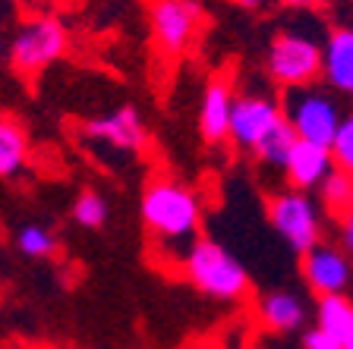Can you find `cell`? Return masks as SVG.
<instances>
[{
  "mask_svg": "<svg viewBox=\"0 0 353 349\" xmlns=\"http://www.w3.org/2000/svg\"><path fill=\"white\" fill-rule=\"evenodd\" d=\"M322 79L334 95H353V29L338 25L322 41Z\"/></svg>",
  "mask_w": 353,
  "mask_h": 349,
  "instance_id": "7c38bea8",
  "label": "cell"
},
{
  "mask_svg": "<svg viewBox=\"0 0 353 349\" xmlns=\"http://www.w3.org/2000/svg\"><path fill=\"white\" fill-rule=\"evenodd\" d=\"M319 204L322 211L331 214V218H344V214L353 211V170L334 167L328 173V180L319 186Z\"/></svg>",
  "mask_w": 353,
  "mask_h": 349,
  "instance_id": "ac0fdd59",
  "label": "cell"
},
{
  "mask_svg": "<svg viewBox=\"0 0 353 349\" xmlns=\"http://www.w3.org/2000/svg\"><path fill=\"white\" fill-rule=\"evenodd\" d=\"M66 47H70V35H66L63 22L54 16H35L13 32L7 44V57L19 73L32 76L57 63L66 54Z\"/></svg>",
  "mask_w": 353,
  "mask_h": 349,
  "instance_id": "8992f818",
  "label": "cell"
},
{
  "mask_svg": "<svg viewBox=\"0 0 353 349\" xmlns=\"http://www.w3.org/2000/svg\"><path fill=\"white\" fill-rule=\"evenodd\" d=\"M110 218V208H108V198L95 189H85L76 195L73 202V220L82 226V230H101Z\"/></svg>",
  "mask_w": 353,
  "mask_h": 349,
  "instance_id": "d6986e66",
  "label": "cell"
},
{
  "mask_svg": "<svg viewBox=\"0 0 353 349\" xmlns=\"http://www.w3.org/2000/svg\"><path fill=\"white\" fill-rule=\"evenodd\" d=\"M26 160H29V138L22 126L0 116V176L3 180L19 176L26 170Z\"/></svg>",
  "mask_w": 353,
  "mask_h": 349,
  "instance_id": "2e32d148",
  "label": "cell"
},
{
  "mask_svg": "<svg viewBox=\"0 0 353 349\" xmlns=\"http://www.w3.org/2000/svg\"><path fill=\"white\" fill-rule=\"evenodd\" d=\"M331 154H334V164L344 170H353V110L344 114L338 132H334V142H331Z\"/></svg>",
  "mask_w": 353,
  "mask_h": 349,
  "instance_id": "44dd1931",
  "label": "cell"
},
{
  "mask_svg": "<svg viewBox=\"0 0 353 349\" xmlns=\"http://www.w3.org/2000/svg\"><path fill=\"white\" fill-rule=\"evenodd\" d=\"M338 236H341V248H344L347 255H353V211L344 214V218L338 220Z\"/></svg>",
  "mask_w": 353,
  "mask_h": 349,
  "instance_id": "603a6c76",
  "label": "cell"
},
{
  "mask_svg": "<svg viewBox=\"0 0 353 349\" xmlns=\"http://www.w3.org/2000/svg\"><path fill=\"white\" fill-rule=\"evenodd\" d=\"M82 136L92 145H104L117 154H139L148 145V126L132 104L114 107L82 126Z\"/></svg>",
  "mask_w": 353,
  "mask_h": 349,
  "instance_id": "ba28073f",
  "label": "cell"
},
{
  "mask_svg": "<svg viewBox=\"0 0 353 349\" xmlns=\"http://www.w3.org/2000/svg\"><path fill=\"white\" fill-rule=\"evenodd\" d=\"M234 88L228 79H212L202 92V104H199V136L208 145L228 142L230 136V114H234Z\"/></svg>",
  "mask_w": 353,
  "mask_h": 349,
  "instance_id": "4fadbf2b",
  "label": "cell"
},
{
  "mask_svg": "<svg viewBox=\"0 0 353 349\" xmlns=\"http://www.w3.org/2000/svg\"><path fill=\"white\" fill-rule=\"evenodd\" d=\"M344 349H353V334H350V337H347V340H344Z\"/></svg>",
  "mask_w": 353,
  "mask_h": 349,
  "instance_id": "4316f807",
  "label": "cell"
},
{
  "mask_svg": "<svg viewBox=\"0 0 353 349\" xmlns=\"http://www.w3.org/2000/svg\"><path fill=\"white\" fill-rule=\"evenodd\" d=\"M300 274L309 293H316V299L338 296L353 286V255H347L341 246L319 242L300 255Z\"/></svg>",
  "mask_w": 353,
  "mask_h": 349,
  "instance_id": "9c48e42d",
  "label": "cell"
},
{
  "mask_svg": "<svg viewBox=\"0 0 353 349\" xmlns=\"http://www.w3.org/2000/svg\"><path fill=\"white\" fill-rule=\"evenodd\" d=\"M265 3H268V0H236V7H243V10H252V13H256V10H262Z\"/></svg>",
  "mask_w": 353,
  "mask_h": 349,
  "instance_id": "d4e9b609",
  "label": "cell"
},
{
  "mask_svg": "<svg viewBox=\"0 0 353 349\" xmlns=\"http://www.w3.org/2000/svg\"><path fill=\"white\" fill-rule=\"evenodd\" d=\"M259 321L274 334H296L306 328L309 308L300 293L294 290H268L259 299Z\"/></svg>",
  "mask_w": 353,
  "mask_h": 349,
  "instance_id": "5bb4252c",
  "label": "cell"
},
{
  "mask_svg": "<svg viewBox=\"0 0 353 349\" xmlns=\"http://www.w3.org/2000/svg\"><path fill=\"white\" fill-rule=\"evenodd\" d=\"M303 349H344V340L322 328H309L303 330Z\"/></svg>",
  "mask_w": 353,
  "mask_h": 349,
  "instance_id": "7402d4cb",
  "label": "cell"
},
{
  "mask_svg": "<svg viewBox=\"0 0 353 349\" xmlns=\"http://www.w3.org/2000/svg\"><path fill=\"white\" fill-rule=\"evenodd\" d=\"M183 271L186 280L202 296L218 299V302H240L250 293V271L243 268V262L228 246L214 240L199 236L183 258Z\"/></svg>",
  "mask_w": 353,
  "mask_h": 349,
  "instance_id": "7a4b0ae2",
  "label": "cell"
},
{
  "mask_svg": "<svg viewBox=\"0 0 353 349\" xmlns=\"http://www.w3.org/2000/svg\"><path fill=\"white\" fill-rule=\"evenodd\" d=\"M316 328L347 340V337L353 334V299L347 296V293H338V296H319Z\"/></svg>",
  "mask_w": 353,
  "mask_h": 349,
  "instance_id": "e0dca14e",
  "label": "cell"
},
{
  "mask_svg": "<svg viewBox=\"0 0 353 349\" xmlns=\"http://www.w3.org/2000/svg\"><path fill=\"white\" fill-rule=\"evenodd\" d=\"M278 120H284V107H281L278 98L262 95V92H246V95H236L234 101V114H230V142L243 151H252V148L262 142V136L272 129Z\"/></svg>",
  "mask_w": 353,
  "mask_h": 349,
  "instance_id": "30bf717a",
  "label": "cell"
},
{
  "mask_svg": "<svg viewBox=\"0 0 353 349\" xmlns=\"http://www.w3.org/2000/svg\"><path fill=\"white\" fill-rule=\"evenodd\" d=\"M296 145V132L294 126L287 123V120H278V123L272 126V129L262 136V142H259L256 148H252V158L262 164V167L268 170H284L287 158H290V151H294Z\"/></svg>",
  "mask_w": 353,
  "mask_h": 349,
  "instance_id": "9a60e30c",
  "label": "cell"
},
{
  "mask_svg": "<svg viewBox=\"0 0 353 349\" xmlns=\"http://www.w3.org/2000/svg\"><path fill=\"white\" fill-rule=\"evenodd\" d=\"M139 218L148 236L161 252H170L183 264L190 246L202 226V198L174 176H154L145 182L139 202Z\"/></svg>",
  "mask_w": 353,
  "mask_h": 349,
  "instance_id": "6da1fadb",
  "label": "cell"
},
{
  "mask_svg": "<svg viewBox=\"0 0 353 349\" xmlns=\"http://www.w3.org/2000/svg\"><path fill=\"white\" fill-rule=\"evenodd\" d=\"M7 44H10V41H3V35H0V57L7 54Z\"/></svg>",
  "mask_w": 353,
  "mask_h": 349,
  "instance_id": "484cf974",
  "label": "cell"
},
{
  "mask_svg": "<svg viewBox=\"0 0 353 349\" xmlns=\"http://www.w3.org/2000/svg\"><path fill=\"white\" fill-rule=\"evenodd\" d=\"M16 248H19L26 258L41 262V258H51V255L57 252V236L41 224H26L16 233Z\"/></svg>",
  "mask_w": 353,
  "mask_h": 349,
  "instance_id": "ffe728a7",
  "label": "cell"
},
{
  "mask_svg": "<svg viewBox=\"0 0 353 349\" xmlns=\"http://www.w3.org/2000/svg\"><path fill=\"white\" fill-rule=\"evenodd\" d=\"M265 73L281 88L316 85L322 79V44L303 32H278L265 57Z\"/></svg>",
  "mask_w": 353,
  "mask_h": 349,
  "instance_id": "5b68a950",
  "label": "cell"
},
{
  "mask_svg": "<svg viewBox=\"0 0 353 349\" xmlns=\"http://www.w3.org/2000/svg\"><path fill=\"white\" fill-rule=\"evenodd\" d=\"M284 120L294 126L296 138L303 142H316V145H328L334 142V132H338L341 120V104L338 98L331 95V88L319 85H300V88H284Z\"/></svg>",
  "mask_w": 353,
  "mask_h": 349,
  "instance_id": "3957f363",
  "label": "cell"
},
{
  "mask_svg": "<svg viewBox=\"0 0 353 349\" xmlns=\"http://www.w3.org/2000/svg\"><path fill=\"white\" fill-rule=\"evenodd\" d=\"M268 224L296 255L322 242V204L303 189H278L268 198Z\"/></svg>",
  "mask_w": 353,
  "mask_h": 349,
  "instance_id": "277c9868",
  "label": "cell"
},
{
  "mask_svg": "<svg viewBox=\"0 0 353 349\" xmlns=\"http://www.w3.org/2000/svg\"><path fill=\"white\" fill-rule=\"evenodd\" d=\"M278 3L287 10H312V7H319V3H325V0H278Z\"/></svg>",
  "mask_w": 353,
  "mask_h": 349,
  "instance_id": "cb8c5ba5",
  "label": "cell"
},
{
  "mask_svg": "<svg viewBox=\"0 0 353 349\" xmlns=\"http://www.w3.org/2000/svg\"><path fill=\"white\" fill-rule=\"evenodd\" d=\"M152 38L168 57H180L192 44L202 22L199 0H152L148 7Z\"/></svg>",
  "mask_w": 353,
  "mask_h": 349,
  "instance_id": "52a82bcc",
  "label": "cell"
},
{
  "mask_svg": "<svg viewBox=\"0 0 353 349\" xmlns=\"http://www.w3.org/2000/svg\"><path fill=\"white\" fill-rule=\"evenodd\" d=\"M338 167L334 164V154H331L328 145H316V142H303L296 138L294 151L287 158L284 164V176H287V186L294 189H303V192H319L328 173Z\"/></svg>",
  "mask_w": 353,
  "mask_h": 349,
  "instance_id": "8fae6325",
  "label": "cell"
}]
</instances>
